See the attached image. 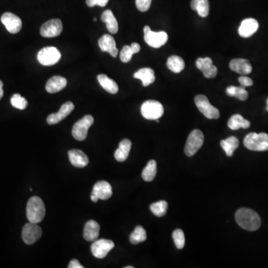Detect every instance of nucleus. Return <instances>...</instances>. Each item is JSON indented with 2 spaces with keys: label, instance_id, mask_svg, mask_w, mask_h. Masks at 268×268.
Masks as SVG:
<instances>
[{
  "label": "nucleus",
  "instance_id": "8",
  "mask_svg": "<svg viewBox=\"0 0 268 268\" xmlns=\"http://www.w3.org/2000/svg\"><path fill=\"white\" fill-rule=\"evenodd\" d=\"M61 52L55 47H45L39 51L37 60L43 66H52L61 60Z\"/></svg>",
  "mask_w": 268,
  "mask_h": 268
},
{
  "label": "nucleus",
  "instance_id": "9",
  "mask_svg": "<svg viewBox=\"0 0 268 268\" xmlns=\"http://www.w3.org/2000/svg\"><path fill=\"white\" fill-rule=\"evenodd\" d=\"M94 119L91 115H87L80 120L78 121L73 126V137L79 141H84L87 137L89 128L93 126Z\"/></svg>",
  "mask_w": 268,
  "mask_h": 268
},
{
  "label": "nucleus",
  "instance_id": "7",
  "mask_svg": "<svg viewBox=\"0 0 268 268\" xmlns=\"http://www.w3.org/2000/svg\"><path fill=\"white\" fill-rule=\"evenodd\" d=\"M196 106L203 114L209 119H218L220 117L219 110L212 106L207 97L204 95H198L194 98Z\"/></svg>",
  "mask_w": 268,
  "mask_h": 268
},
{
  "label": "nucleus",
  "instance_id": "11",
  "mask_svg": "<svg viewBox=\"0 0 268 268\" xmlns=\"http://www.w3.org/2000/svg\"><path fill=\"white\" fill-rule=\"evenodd\" d=\"M63 30V24L59 19H50L41 26L40 34L44 37H55L59 36Z\"/></svg>",
  "mask_w": 268,
  "mask_h": 268
},
{
  "label": "nucleus",
  "instance_id": "32",
  "mask_svg": "<svg viewBox=\"0 0 268 268\" xmlns=\"http://www.w3.org/2000/svg\"><path fill=\"white\" fill-rule=\"evenodd\" d=\"M226 92L229 96L236 97L241 101H246L248 98V93L244 87L230 86L226 88Z\"/></svg>",
  "mask_w": 268,
  "mask_h": 268
},
{
  "label": "nucleus",
  "instance_id": "42",
  "mask_svg": "<svg viewBox=\"0 0 268 268\" xmlns=\"http://www.w3.org/2000/svg\"><path fill=\"white\" fill-rule=\"evenodd\" d=\"M95 4L96 5L101 7L106 6L107 4L109 2V0H95Z\"/></svg>",
  "mask_w": 268,
  "mask_h": 268
},
{
  "label": "nucleus",
  "instance_id": "1",
  "mask_svg": "<svg viewBox=\"0 0 268 268\" xmlns=\"http://www.w3.org/2000/svg\"><path fill=\"white\" fill-rule=\"evenodd\" d=\"M236 220L241 228L247 231H255L261 226V219L258 213L247 208H241L236 212Z\"/></svg>",
  "mask_w": 268,
  "mask_h": 268
},
{
  "label": "nucleus",
  "instance_id": "5",
  "mask_svg": "<svg viewBox=\"0 0 268 268\" xmlns=\"http://www.w3.org/2000/svg\"><path fill=\"white\" fill-rule=\"evenodd\" d=\"M144 39L148 46L152 48H158L167 43L169 36L165 32H153L149 26H146L144 28Z\"/></svg>",
  "mask_w": 268,
  "mask_h": 268
},
{
  "label": "nucleus",
  "instance_id": "35",
  "mask_svg": "<svg viewBox=\"0 0 268 268\" xmlns=\"http://www.w3.org/2000/svg\"><path fill=\"white\" fill-rule=\"evenodd\" d=\"M11 103L14 108L19 110H25L28 106V101L24 97L19 94H15L11 98Z\"/></svg>",
  "mask_w": 268,
  "mask_h": 268
},
{
  "label": "nucleus",
  "instance_id": "38",
  "mask_svg": "<svg viewBox=\"0 0 268 268\" xmlns=\"http://www.w3.org/2000/svg\"><path fill=\"white\" fill-rule=\"evenodd\" d=\"M152 0H136V5L139 11L142 12H145L151 7Z\"/></svg>",
  "mask_w": 268,
  "mask_h": 268
},
{
  "label": "nucleus",
  "instance_id": "28",
  "mask_svg": "<svg viewBox=\"0 0 268 268\" xmlns=\"http://www.w3.org/2000/svg\"><path fill=\"white\" fill-rule=\"evenodd\" d=\"M191 8L201 17H206L209 13V0H192Z\"/></svg>",
  "mask_w": 268,
  "mask_h": 268
},
{
  "label": "nucleus",
  "instance_id": "22",
  "mask_svg": "<svg viewBox=\"0 0 268 268\" xmlns=\"http://www.w3.org/2000/svg\"><path fill=\"white\" fill-rule=\"evenodd\" d=\"M100 226L95 221H89L84 226V238L87 241H94L99 236Z\"/></svg>",
  "mask_w": 268,
  "mask_h": 268
},
{
  "label": "nucleus",
  "instance_id": "47",
  "mask_svg": "<svg viewBox=\"0 0 268 268\" xmlns=\"http://www.w3.org/2000/svg\"><path fill=\"white\" fill-rule=\"evenodd\" d=\"M133 268V266H127V267H126V268Z\"/></svg>",
  "mask_w": 268,
  "mask_h": 268
},
{
  "label": "nucleus",
  "instance_id": "34",
  "mask_svg": "<svg viewBox=\"0 0 268 268\" xmlns=\"http://www.w3.org/2000/svg\"><path fill=\"white\" fill-rule=\"evenodd\" d=\"M150 209L157 217H162L167 212L168 203L165 201L154 203L150 205Z\"/></svg>",
  "mask_w": 268,
  "mask_h": 268
},
{
  "label": "nucleus",
  "instance_id": "17",
  "mask_svg": "<svg viewBox=\"0 0 268 268\" xmlns=\"http://www.w3.org/2000/svg\"><path fill=\"white\" fill-rule=\"evenodd\" d=\"M98 46L101 51L108 52L111 56L116 58L119 53V50L116 47V41L114 38L110 34L103 35L98 40Z\"/></svg>",
  "mask_w": 268,
  "mask_h": 268
},
{
  "label": "nucleus",
  "instance_id": "46",
  "mask_svg": "<svg viewBox=\"0 0 268 268\" xmlns=\"http://www.w3.org/2000/svg\"><path fill=\"white\" fill-rule=\"evenodd\" d=\"M267 111H268V98L267 99V108H266Z\"/></svg>",
  "mask_w": 268,
  "mask_h": 268
},
{
  "label": "nucleus",
  "instance_id": "18",
  "mask_svg": "<svg viewBox=\"0 0 268 268\" xmlns=\"http://www.w3.org/2000/svg\"><path fill=\"white\" fill-rule=\"evenodd\" d=\"M92 194H95L98 197V199L105 200L109 199L112 194V187L108 182L98 181L94 185V189Z\"/></svg>",
  "mask_w": 268,
  "mask_h": 268
},
{
  "label": "nucleus",
  "instance_id": "15",
  "mask_svg": "<svg viewBox=\"0 0 268 268\" xmlns=\"http://www.w3.org/2000/svg\"><path fill=\"white\" fill-rule=\"evenodd\" d=\"M196 66L207 79H213L217 76V67L213 65L212 60L210 58H198L196 61Z\"/></svg>",
  "mask_w": 268,
  "mask_h": 268
},
{
  "label": "nucleus",
  "instance_id": "12",
  "mask_svg": "<svg viewBox=\"0 0 268 268\" xmlns=\"http://www.w3.org/2000/svg\"><path fill=\"white\" fill-rule=\"evenodd\" d=\"M115 244L113 241L108 239H100L94 241L91 246L92 253L97 259H104L113 249Z\"/></svg>",
  "mask_w": 268,
  "mask_h": 268
},
{
  "label": "nucleus",
  "instance_id": "43",
  "mask_svg": "<svg viewBox=\"0 0 268 268\" xmlns=\"http://www.w3.org/2000/svg\"><path fill=\"white\" fill-rule=\"evenodd\" d=\"M86 3H87V6L90 7V8L96 5L95 0H86Z\"/></svg>",
  "mask_w": 268,
  "mask_h": 268
},
{
  "label": "nucleus",
  "instance_id": "2",
  "mask_svg": "<svg viewBox=\"0 0 268 268\" xmlns=\"http://www.w3.org/2000/svg\"><path fill=\"white\" fill-rule=\"evenodd\" d=\"M45 214V205L41 198L34 196L29 200L26 206V216L29 222L40 223L44 220Z\"/></svg>",
  "mask_w": 268,
  "mask_h": 268
},
{
  "label": "nucleus",
  "instance_id": "23",
  "mask_svg": "<svg viewBox=\"0 0 268 268\" xmlns=\"http://www.w3.org/2000/svg\"><path fill=\"white\" fill-rule=\"evenodd\" d=\"M133 77L140 79L142 82L144 87H148L155 81V75L154 70L151 68H142L134 73Z\"/></svg>",
  "mask_w": 268,
  "mask_h": 268
},
{
  "label": "nucleus",
  "instance_id": "36",
  "mask_svg": "<svg viewBox=\"0 0 268 268\" xmlns=\"http://www.w3.org/2000/svg\"><path fill=\"white\" fill-rule=\"evenodd\" d=\"M172 237H173V241H174L175 245L177 247V249H183L185 246V242H186V239H185V235L183 230L180 229H177L175 230L173 232L172 234Z\"/></svg>",
  "mask_w": 268,
  "mask_h": 268
},
{
  "label": "nucleus",
  "instance_id": "48",
  "mask_svg": "<svg viewBox=\"0 0 268 268\" xmlns=\"http://www.w3.org/2000/svg\"><path fill=\"white\" fill-rule=\"evenodd\" d=\"M94 22H96V21H97V19H96V18H94Z\"/></svg>",
  "mask_w": 268,
  "mask_h": 268
},
{
  "label": "nucleus",
  "instance_id": "30",
  "mask_svg": "<svg viewBox=\"0 0 268 268\" xmlns=\"http://www.w3.org/2000/svg\"><path fill=\"white\" fill-rule=\"evenodd\" d=\"M167 67L174 73H180L184 69L185 62L183 58L177 55L169 57L167 61Z\"/></svg>",
  "mask_w": 268,
  "mask_h": 268
},
{
  "label": "nucleus",
  "instance_id": "29",
  "mask_svg": "<svg viewBox=\"0 0 268 268\" xmlns=\"http://www.w3.org/2000/svg\"><path fill=\"white\" fill-rule=\"evenodd\" d=\"M239 141L236 137H230L221 142V146L228 157L233 156L234 151L238 148Z\"/></svg>",
  "mask_w": 268,
  "mask_h": 268
},
{
  "label": "nucleus",
  "instance_id": "45",
  "mask_svg": "<svg viewBox=\"0 0 268 268\" xmlns=\"http://www.w3.org/2000/svg\"><path fill=\"white\" fill-rule=\"evenodd\" d=\"M90 198H91L92 201L94 203H96L97 201H98V197L97 196H95V194H92L91 196H90Z\"/></svg>",
  "mask_w": 268,
  "mask_h": 268
},
{
  "label": "nucleus",
  "instance_id": "44",
  "mask_svg": "<svg viewBox=\"0 0 268 268\" xmlns=\"http://www.w3.org/2000/svg\"><path fill=\"white\" fill-rule=\"evenodd\" d=\"M3 83H2V80H0V100L2 99V97H3Z\"/></svg>",
  "mask_w": 268,
  "mask_h": 268
},
{
  "label": "nucleus",
  "instance_id": "26",
  "mask_svg": "<svg viewBox=\"0 0 268 268\" xmlns=\"http://www.w3.org/2000/svg\"><path fill=\"white\" fill-rule=\"evenodd\" d=\"M97 79H98L100 85L105 89L107 92H108L109 94H117L118 91H119V87H118V84H116L115 80L110 79L105 74L98 75Z\"/></svg>",
  "mask_w": 268,
  "mask_h": 268
},
{
  "label": "nucleus",
  "instance_id": "16",
  "mask_svg": "<svg viewBox=\"0 0 268 268\" xmlns=\"http://www.w3.org/2000/svg\"><path fill=\"white\" fill-rule=\"evenodd\" d=\"M259 27V23L256 19L253 18H247L241 22V26L238 29V34L241 37L248 38L256 32Z\"/></svg>",
  "mask_w": 268,
  "mask_h": 268
},
{
  "label": "nucleus",
  "instance_id": "41",
  "mask_svg": "<svg viewBox=\"0 0 268 268\" xmlns=\"http://www.w3.org/2000/svg\"><path fill=\"white\" fill-rule=\"evenodd\" d=\"M130 48H131L132 51H133V53L134 54L138 53L139 51L141 49L140 44H137V43H133L131 46H130Z\"/></svg>",
  "mask_w": 268,
  "mask_h": 268
},
{
  "label": "nucleus",
  "instance_id": "6",
  "mask_svg": "<svg viewBox=\"0 0 268 268\" xmlns=\"http://www.w3.org/2000/svg\"><path fill=\"white\" fill-rule=\"evenodd\" d=\"M204 142V133L200 130H194L190 133L187 139L186 146H185V154L188 157L194 156L198 150L202 147Z\"/></svg>",
  "mask_w": 268,
  "mask_h": 268
},
{
  "label": "nucleus",
  "instance_id": "37",
  "mask_svg": "<svg viewBox=\"0 0 268 268\" xmlns=\"http://www.w3.org/2000/svg\"><path fill=\"white\" fill-rule=\"evenodd\" d=\"M133 51H132L130 46H125L122 48L120 52V59L123 63H128L131 61L132 57L133 55Z\"/></svg>",
  "mask_w": 268,
  "mask_h": 268
},
{
  "label": "nucleus",
  "instance_id": "4",
  "mask_svg": "<svg viewBox=\"0 0 268 268\" xmlns=\"http://www.w3.org/2000/svg\"><path fill=\"white\" fill-rule=\"evenodd\" d=\"M141 113L143 117L148 120H158L163 115V106L159 101L148 100L142 105Z\"/></svg>",
  "mask_w": 268,
  "mask_h": 268
},
{
  "label": "nucleus",
  "instance_id": "40",
  "mask_svg": "<svg viewBox=\"0 0 268 268\" xmlns=\"http://www.w3.org/2000/svg\"><path fill=\"white\" fill-rule=\"evenodd\" d=\"M69 268H84V266H82L80 265V262L77 260V259H73L69 262V265H68Z\"/></svg>",
  "mask_w": 268,
  "mask_h": 268
},
{
  "label": "nucleus",
  "instance_id": "27",
  "mask_svg": "<svg viewBox=\"0 0 268 268\" xmlns=\"http://www.w3.org/2000/svg\"><path fill=\"white\" fill-rule=\"evenodd\" d=\"M251 126V122L244 119L241 115L236 114L231 116L228 122V127L231 130H236L239 128L247 129Z\"/></svg>",
  "mask_w": 268,
  "mask_h": 268
},
{
  "label": "nucleus",
  "instance_id": "31",
  "mask_svg": "<svg viewBox=\"0 0 268 268\" xmlns=\"http://www.w3.org/2000/svg\"><path fill=\"white\" fill-rule=\"evenodd\" d=\"M157 162L155 160H151L148 162L145 169H143L142 177L143 180L146 182H151L156 177L157 175Z\"/></svg>",
  "mask_w": 268,
  "mask_h": 268
},
{
  "label": "nucleus",
  "instance_id": "33",
  "mask_svg": "<svg viewBox=\"0 0 268 268\" xmlns=\"http://www.w3.org/2000/svg\"><path fill=\"white\" fill-rule=\"evenodd\" d=\"M147 239V233L145 229L142 226H136L135 230L131 233L130 236V241L132 244H140V243L144 242Z\"/></svg>",
  "mask_w": 268,
  "mask_h": 268
},
{
  "label": "nucleus",
  "instance_id": "24",
  "mask_svg": "<svg viewBox=\"0 0 268 268\" xmlns=\"http://www.w3.org/2000/svg\"><path fill=\"white\" fill-rule=\"evenodd\" d=\"M131 142L127 139H125L121 141L119 148L116 150L114 154L115 159L118 162H125L127 159L131 149Z\"/></svg>",
  "mask_w": 268,
  "mask_h": 268
},
{
  "label": "nucleus",
  "instance_id": "39",
  "mask_svg": "<svg viewBox=\"0 0 268 268\" xmlns=\"http://www.w3.org/2000/svg\"><path fill=\"white\" fill-rule=\"evenodd\" d=\"M238 81H239L240 84H241V87H244V88L247 87H251L253 84V81H252V79L245 76H241L238 79Z\"/></svg>",
  "mask_w": 268,
  "mask_h": 268
},
{
  "label": "nucleus",
  "instance_id": "10",
  "mask_svg": "<svg viewBox=\"0 0 268 268\" xmlns=\"http://www.w3.org/2000/svg\"><path fill=\"white\" fill-rule=\"evenodd\" d=\"M42 236V229L37 223H26L22 231L23 241L28 245L34 244Z\"/></svg>",
  "mask_w": 268,
  "mask_h": 268
},
{
  "label": "nucleus",
  "instance_id": "25",
  "mask_svg": "<svg viewBox=\"0 0 268 268\" xmlns=\"http://www.w3.org/2000/svg\"><path fill=\"white\" fill-rule=\"evenodd\" d=\"M101 20L106 23L107 29L111 34H116L119 31L117 19L110 10H107L101 15Z\"/></svg>",
  "mask_w": 268,
  "mask_h": 268
},
{
  "label": "nucleus",
  "instance_id": "21",
  "mask_svg": "<svg viewBox=\"0 0 268 268\" xmlns=\"http://www.w3.org/2000/svg\"><path fill=\"white\" fill-rule=\"evenodd\" d=\"M67 84V80L61 76H54L47 81L46 90L49 94H56L64 89Z\"/></svg>",
  "mask_w": 268,
  "mask_h": 268
},
{
  "label": "nucleus",
  "instance_id": "3",
  "mask_svg": "<svg viewBox=\"0 0 268 268\" xmlns=\"http://www.w3.org/2000/svg\"><path fill=\"white\" fill-rule=\"evenodd\" d=\"M244 146L254 151H268V134L265 133H251L244 140Z\"/></svg>",
  "mask_w": 268,
  "mask_h": 268
},
{
  "label": "nucleus",
  "instance_id": "13",
  "mask_svg": "<svg viewBox=\"0 0 268 268\" xmlns=\"http://www.w3.org/2000/svg\"><path fill=\"white\" fill-rule=\"evenodd\" d=\"M1 21L6 28L8 32L11 34H16L19 32V31L21 30L22 26H23L20 18L14 14L10 13V12H7L2 15Z\"/></svg>",
  "mask_w": 268,
  "mask_h": 268
},
{
  "label": "nucleus",
  "instance_id": "14",
  "mask_svg": "<svg viewBox=\"0 0 268 268\" xmlns=\"http://www.w3.org/2000/svg\"><path fill=\"white\" fill-rule=\"evenodd\" d=\"M74 108L75 106L73 102L67 101V102L64 103V104L61 106V109H60V110L58 111V112L50 114L49 116L47 117V123L50 125V126L59 123L60 122L63 120L65 118L67 117V116L70 114L71 112H73Z\"/></svg>",
  "mask_w": 268,
  "mask_h": 268
},
{
  "label": "nucleus",
  "instance_id": "20",
  "mask_svg": "<svg viewBox=\"0 0 268 268\" xmlns=\"http://www.w3.org/2000/svg\"><path fill=\"white\" fill-rule=\"evenodd\" d=\"M69 158L71 164L76 168H84L88 165V157L80 150L74 149L69 151Z\"/></svg>",
  "mask_w": 268,
  "mask_h": 268
},
{
  "label": "nucleus",
  "instance_id": "19",
  "mask_svg": "<svg viewBox=\"0 0 268 268\" xmlns=\"http://www.w3.org/2000/svg\"><path fill=\"white\" fill-rule=\"evenodd\" d=\"M230 68L231 70L238 74L246 76L252 72V68L248 60L237 58L230 61Z\"/></svg>",
  "mask_w": 268,
  "mask_h": 268
}]
</instances>
